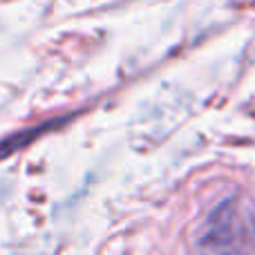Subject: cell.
Segmentation results:
<instances>
[{
  "label": "cell",
  "mask_w": 255,
  "mask_h": 255,
  "mask_svg": "<svg viewBox=\"0 0 255 255\" xmlns=\"http://www.w3.org/2000/svg\"><path fill=\"white\" fill-rule=\"evenodd\" d=\"M67 121V117H61V119H54V121H45L40 126H34V128H25V130H16L11 134H7L4 139H0V159H7L9 154L18 152V150L27 148L31 141H36L43 132H47L49 128H56V126H63Z\"/></svg>",
  "instance_id": "cell-2"
},
{
  "label": "cell",
  "mask_w": 255,
  "mask_h": 255,
  "mask_svg": "<svg viewBox=\"0 0 255 255\" xmlns=\"http://www.w3.org/2000/svg\"><path fill=\"white\" fill-rule=\"evenodd\" d=\"M199 251H249L255 249V217L238 199H224L204 220L195 238Z\"/></svg>",
  "instance_id": "cell-1"
}]
</instances>
